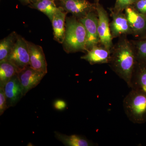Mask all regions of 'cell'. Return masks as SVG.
I'll list each match as a JSON object with an SVG mask.
<instances>
[{"label": "cell", "mask_w": 146, "mask_h": 146, "mask_svg": "<svg viewBox=\"0 0 146 146\" xmlns=\"http://www.w3.org/2000/svg\"><path fill=\"white\" fill-rule=\"evenodd\" d=\"M126 36L120 37L117 44L113 45L108 64L112 70L131 88L138 62L134 45Z\"/></svg>", "instance_id": "obj_1"}, {"label": "cell", "mask_w": 146, "mask_h": 146, "mask_svg": "<svg viewBox=\"0 0 146 146\" xmlns=\"http://www.w3.org/2000/svg\"><path fill=\"white\" fill-rule=\"evenodd\" d=\"M86 33L85 27L74 16L66 18L65 39L63 44L66 52L87 51Z\"/></svg>", "instance_id": "obj_2"}, {"label": "cell", "mask_w": 146, "mask_h": 146, "mask_svg": "<svg viewBox=\"0 0 146 146\" xmlns=\"http://www.w3.org/2000/svg\"><path fill=\"white\" fill-rule=\"evenodd\" d=\"M123 108L127 117L136 124L146 123V91L131 89L123 100Z\"/></svg>", "instance_id": "obj_3"}, {"label": "cell", "mask_w": 146, "mask_h": 146, "mask_svg": "<svg viewBox=\"0 0 146 146\" xmlns=\"http://www.w3.org/2000/svg\"><path fill=\"white\" fill-rule=\"evenodd\" d=\"M7 60L13 64L18 72L30 65L28 41L23 36L18 35L13 49Z\"/></svg>", "instance_id": "obj_4"}, {"label": "cell", "mask_w": 146, "mask_h": 146, "mask_svg": "<svg viewBox=\"0 0 146 146\" xmlns=\"http://www.w3.org/2000/svg\"><path fill=\"white\" fill-rule=\"evenodd\" d=\"M96 11L98 18V32L100 39V43L103 46L111 50L113 47L112 38L109 19L107 11L101 5L99 0H96Z\"/></svg>", "instance_id": "obj_5"}, {"label": "cell", "mask_w": 146, "mask_h": 146, "mask_svg": "<svg viewBox=\"0 0 146 146\" xmlns=\"http://www.w3.org/2000/svg\"><path fill=\"white\" fill-rule=\"evenodd\" d=\"M78 20L83 24L86 30L87 51L95 46H98L100 43L98 32V18L96 11H91L83 18Z\"/></svg>", "instance_id": "obj_6"}, {"label": "cell", "mask_w": 146, "mask_h": 146, "mask_svg": "<svg viewBox=\"0 0 146 146\" xmlns=\"http://www.w3.org/2000/svg\"><path fill=\"white\" fill-rule=\"evenodd\" d=\"M126 17L127 19L132 35L139 39L146 37V15L139 13L133 6L129 7L125 10Z\"/></svg>", "instance_id": "obj_7"}, {"label": "cell", "mask_w": 146, "mask_h": 146, "mask_svg": "<svg viewBox=\"0 0 146 146\" xmlns=\"http://www.w3.org/2000/svg\"><path fill=\"white\" fill-rule=\"evenodd\" d=\"M61 7L77 19L83 18L91 11H96V4L86 0H60Z\"/></svg>", "instance_id": "obj_8"}, {"label": "cell", "mask_w": 146, "mask_h": 146, "mask_svg": "<svg viewBox=\"0 0 146 146\" xmlns=\"http://www.w3.org/2000/svg\"><path fill=\"white\" fill-rule=\"evenodd\" d=\"M46 74L30 66L18 72L17 75L23 88L24 96L40 83Z\"/></svg>", "instance_id": "obj_9"}, {"label": "cell", "mask_w": 146, "mask_h": 146, "mask_svg": "<svg viewBox=\"0 0 146 146\" xmlns=\"http://www.w3.org/2000/svg\"><path fill=\"white\" fill-rule=\"evenodd\" d=\"M109 9L112 18L110 26L113 39L132 35V31L125 14L123 12H115L111 8Z\"/></svg>", "instance_id": "obj_10"}, {"label": "cell", "mask_w": 146, "mask_h": 146, "mask_svg": "<svg viewBox=\"0 0 146 146\" xmlns=\"http://www.w3.org/2000/svg\"><path fill=\"white\" fill-rule=\"evenodd\" d=\"M3 88L8 108L16 106L24 96L23 88L17 74L11 78Z\"/></svg>", "instance_id": "obj_11"}, {"label": "cell", "mask_w": 146, "mask_h": 146, "mask_svg": "<svg viewBox=\"0 0 146 146\" xmlns=\"http://www.w3.org/2000/svg\"><path fill=\"white\" fill-rule=\"evenodd\" d=\"M30 65L32 68L47 74V63L42 46L28 42Z\"/></svg>", "instance_id": "obj_12"}, {"label": "cell", "mask_w": 146, "mask_h": 146, "mask_svg": "<svg viewBox=\"0 0 146 146\" xmlns=\"http://www.w3.org/2000/svg\"><path fill=\"white\" fill-rule=\"evenodd\" d=\"M110 56L111 50L104 47L96 46L88 50L86 54L81 56V58L91 65L106 64L109 63Z\"/></svg>", "instance_id": "obj_13"}, {"label": "cell", "mask_w": 146, "mask_h": 146, "mask_svg": "<svg viewBox=\"0 0 146 146\" xmlns=\"http://www.w3.org/2000/svg\"><path fill=\"white\" fill-rule=\"evenodd\" d=\"M67 13L62 7H58L51 22L53 30L54 38L60 44H63L65 39Z\"/></svg>", "instance_id": "obj_14"}, {"label": "cell", "mask_w": 146, "mask_h": 146, "mask_svg": "<svg viewBox=\"0 0 146 146\" xmlns=\"http://www.w3.org/2000/svg\"><path fill=\"white\" fill-rule=\"evenodd\" d=\"M55 136L58 140L65 145L67 146H91L96 145V144L89 141L86 138L74 135H68L62 134L58 132H55Z\"/></svg>", "instance_id": "obj_15"}, {"label": "cell", "mask_w": 146, "mask_h": 146, "mask_svg": "<svg viewBox=\"0 0 146 146\" xmlns=\"http://www.w3.org/2000/svg\"><path fill=\"white\" fill-rule=\"evenodd\" d=\"M131 88L146 91V63H137L131 80Z\"/></svg>", "instance_id": "obj_16"}, {"label": "cell", "mask_w": 146, "mask_h": 146, "mask_svg": "<svg viewBox=\"0 0 146 146\" xmlns=\"http://www.w3.org/2000/svg\"><path fill=\"white\" fill-rule=\"evenodd\" d=\"M54 0H39L36 2L31 3L29 7L37 9L45 14L51 22L58 7L56 5Z\"/></svg>", "instance_id": "obj_17"}, {"label": "cell", "mask_w": 146, "mask_h": 146, "mask_svg": "<svg viewBox=\"0 0 146 146\" xmlns=\"http://www.w3.org/2000/svg\"><path fill=\"white\" fill-rule=\"evenodd\" d=\"M18 34L13 31L0 42V61L7 60L16 43Z\"/></svg>", "instance_id": "obj_18"}, {"label": "cell", "mask_w": 146, "mask_h": 146, "mask_svg": "<svg viewBox=\"0 0 146 146\" xmlns=\"http://www.w3.org/2000/svg\"><path fill=\"white\" fill-rule=\"evenodd\" d=\"M18 73L16 67L8 60L0 61V87H3Z\"/></svg>", "instance_id": "obj_19"}, {"label": "cell", "mask_w": 146, "mask_h": 146, "mask_svg": "<svg viewBox=\"0 0 146 146\" xmlns=\"http://www.w3.org/2000/svg\"><path fill=\"white\" fill-rule=\"evenodd\" d=\"M132 42L135 47L138 63H146V38Z\"/></svg>", "instance_id": "obj_20"}, {"label": "cell", "mask_w": 146, "mask_h": 146, "mask_svg": "<svg viewBox=\"0 0 146 146\" xmlns=\"http://www.w3.org/2000/svg\"><path fill=\"white\" fill-rule=\"evenodd\" d=\"M137 0H116L114 7L111 8L115 12H123L129 7L133 6Z\"/></svg>", "instance_id": "obj_21"}, {"label": "cell", "mask_w": 146, "mask_h": 146, "mask_svg": "<svg viewBox=\"0 0 146 146\" xmlns=\"http://www.w3.org/2000/svg\"><path fill=\"white\" fill-rule=\"evenodd\" d=\"M7 108H8L4 90L3 87H0V115H2Z\"/></svg>", "instance_id": "obj_22"}, {"label": "cell", "mask_w": 146, "mask_h": 146, "mask_svg": "<svg viewBox=\"0 0 146 146\" xmlns=\"http://www.w3.org/2000/svg\"><path fill=\"white\" fill-rule=\"evenodd\" d=\"M133 6L139 13L146 15V0H137Z\"/></svg>", "instance_id": "obj_23"}, {"label": "cell", "mask_w": 146, "mask_h": 146, "mask_svg": "<svg viewBox=\"0 0 146 146\" xmlns=\"http://www.w3.org/2000/svg\"><path fill=\"white\" fill-rule=\"evenodd\" d=\"M54 106L58 110H63L67 106V104L64 101L62 100H57L54 102Z\"/></svg>", "instance_id": "obj_24"}, {"label": "cell", "mask_w": 146, "mask_h": 146, "mask_svg": "<svg viewBox=\"0 0 146 146\" xmlns=\"http://www.w3.org/2000/svg\"><path fill=\"white\" fill-rule=\"evenodd\" d=\"M21 3L25 5H26L29 4H30V0H19Z\"/></svg>", "instance_id": "obj_25"}, {"label": "cell", "mask_w": 146, "mask_h": 146, "mask_svg": "<svg viewBox=\"0 0 146 146\" xmlns=\"http://www.w3.org/2000/svg\"><path fill=\"white\" fill-rule=\"evenodd\" d=\"M39 1V0H30V4L32 3H34L36 2V1ZM54 1H55V0H54ZM58 1H60V0H58Z\"/></svg>", "instance_id": "obj_26"}, {"label": "cell", "mask_w": 146, "mask_h": 146, "mask_svg": "<svg viewBox=\"0 0 146 146\" xmlns=\"http://www.w3.org/2000/svg\"></svg>", "instance_id": "obj_27"}]
</instances>
